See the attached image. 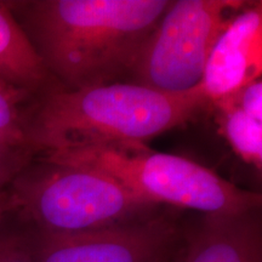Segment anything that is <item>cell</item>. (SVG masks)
<instances>
[{
  "label": "cell",
  "mask_w": 262,
  "mask_h": 262,
  "mask_svg": "<svg viewBox=\"0 0 262 262\" xmlns=\"http://www.w3.org/2000/svg\"><path fill=\"white\" fill-rule=\"evenodd\" d=\"M201 85L164 94L123 81L81 90L62 88L33 98L27 142L35 156L95 146H140L208 110Z\"/></svg>",
  "instance_id": "7a4b0ae2"
},
{
  "label": "cell",
  "mask_w": 262,
  "mask_h": 262,
  "mask_svg": "<svg viewBox=\"0 0 262 262\" xmlns=\"http://www.w3.org/2000/svg\"><path fill=\"white\" fill-rule=\"evenodd\" d=\"M34 97L27 91L0 80V145L31 148L26 125L29 104Z\"/></svg>",
  "instance_id": "8fae6325"
},
{
  "label": "cell",
  "mask_w": 262,
  "mask_h": 262,
  "mask_svg": "<svg viewBox=\"0 0 262 262\" xmlns=\"http://www.w3.org/2000/svg\"><path fill=\"white\" fill-rule=\"evenodd\" d=\"M166 262H180V261L179 260H173V257H172V258H170V260L166 261Z\"/></svg>",
  "instance_id": "2e32d148"
},
{
  "label": "cell",
  "mask_w": 262,
  "mask_h": 262,
  "mask_svg": "<svg viewBox=\"0 0 262 262\" xmlns=\"http://www.w3.org/2000/svg\"><path fill=\"white\" fill-rule=\"evenodd\" d=\"M171 0L6 2L66 90L123 83Z\"/></svg>",
  "instance_id": "6da1fadb"
},
{
  "label": "cell",
  "mask_w": 262,
  "mask_h": 262,
  "mask_svg": "<svg viewBox=\"0 0 262 262\" xmlns=\"http://www.w3.org/2000/svg\"><path fill=\"white\" fill-rule=\"evenodd\" d=\"M0 80L34 96L61 88L49 73L6 2H0Z\"/></svg>",
  "instance_id": "9c48e42d"
},
{
  "label": "cell",
  "mask_w": 262,
  "mask_h": 262,
  "mask_svg": "<svg viewBox=\"0 0 262 262\" xmlns=\"http://www.w3.org/2000/svg\"><path fill=\"white\" fill-rule=\"evenodd\" d=\"M224 98L237 104L243 112L262 122V80L256 79Z\"/></svg>",
  "instance_id": "5bb4252c"
},
{
  "label": "cell",
  "mask_w": 262,
  "mask_h": 262,
  "mask_svg": "<svg viewBox=\"0 0 262 262\" xmlns=\"http://www.w3.org/2000/svg\"><path fill=\"white\" fill-rule=\"evenodd\" d=\"M0 262H35L31 228L8 231L0 227Z\"/></svg>",
  "instance_id": "7c38bea8"
},
{
  "label": "cell",
  "mask_w": 262,
  "mask_h": 262,
  "mask_svg": "<svg viewBox=\"0 0 262 262\" xmlns=\"http://www.w3.org/2000/svg\"><path fill=\"white\" fill-rule=\"evenodd\" d=\"M182 244L180 262H262L261 208L202 215Z\"/></svg>",
  "instance_id": "ba28073f"
},
{
  "label": "cell",
  "mask_w": 262,
  "mask_h": 262,
  "mask_svg": "<svg viewBox=\"0 0 262 262\" xmlns=\"http://www.w3.org/2000/svg\"><path fill=\"white\" fill-rule=\"evenodd\" d=\"M247 3L171 0L126 81L172 95L196 89L216 39Z\"/></svg>",
  "instance_id": "5b68a950"
},
{
  "label": "cell",
  "mask_w": 262,
  "mask_h": 262,
  "mask_svg": "<svg viewBox=\"0 0 262 262\" xmlns=\"http://www.w3.org/2000/svg\"><path fill=\"white\" fill-rule=\"evenodd\" d=\"M106 173L155 205L204 214H233L262 206L261 193L233 185L201 164L147 145L95 146L37 155Z\"/></svg>",
  "instance_id": "277c9868"
},
{
  "label": "cell",
  "mask_w": 262,
  "mask_h": 262,
  "mask_svg": "<svg viewBox=\"0 0 262 262\" xmlns=\"http://www.w3.org/2000/svg\"><path fill=\"white\" fill-rule=\"evenodd\" d=\"M222 135L235 155L255 168H262V122L250 117L228 98L211 104Z\"/></svg>",
  "instance_id": "30bf717a"
},
{
  "label": "cell",
  "mask_w": 262,
  "mask_h": 262,
  "mask_svg": "<svg viewBox=\"0 0 262 262\" xmlns=\"http://www.w3.org/2000/svg\"><path fill=\"white\" fill-rule=\"evenodd\" d=\"M8 212L45 233H79L146 217L158 205L96 170L35 156L10 183Z\"/></svg>",
  "instance_id": "3957f363"
},
{
  "label": "cell",
  "mask_w": 262,
  "mask_h": 262,
  "mask_svg": "<svg viewBox=\"0 0 262 262\" xmlns=\"http://www.w3.org/2000/svg\"><path fill=\"white\" fill-rule=\"evenodd\" d=\"M262 3H247L229 19L209 55L201 83L209 107L260 79Z\"/></svg>",
  "instance_id": "52a82bcc"
},
{
  "label": "cell",
  "mask_w": 262,
  "mask_h": 262,
  "mask_svg": "<svg viewBox=\"0 0 262 262\" xmlns=\"http://www.w3.org/2000/svg\"><path fill=\"white\" fill-rule=\"evenodd\" d=\"M8 212V205H6V195L0 198V227L3 226V222H4L5 215Z\"/></svg>",
  "instance_id": "9a60e30c"
},
{
  "label": "cell",
  "mask_w": 262,
  "mask_h": 262,
  "mask_svg": "<svg viewBox=\"0 0 262 262\" xmlns=\"http://www.w3.org/2000/svg\"><path fill=\"white\" fill-rule=\"evenodd\" d=\"M32 229V228H31ZM35 262H166L182 242L183 228L160 212L79 233L32 229Z\"/></svg>",
  "instance_id": "8992f818"
},
{
  "label": "cell",
  "mask_w": 262,
  "mask_h": 262,
  "mask_svg": "<svg viewBox=\"0 0 262 262\" xmlns=\"http://www.w3.org/2000/svg\"><path fill=\"white\" fill-rule=\"evenodd\" d=\"M34 157L35 153L27 147L0 145V198L6 195L10 183Z\"/></svg>",
  "instance_id": "4fadbf2b"
}]
</instances>
